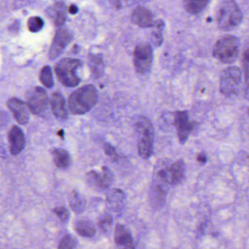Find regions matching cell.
Instances as JSON below:
<instances>
[{
    "instance_id": "obj_38",
    "label": "cell",
    "mask_w": 249,
    "mask_h": 249,
    "mask_svg": "<svg viewBox=\"0 0 249 249\" xmlns=\"http://www.w3.org/2000/svg\"><path fill=\"white\" fill-rule=\"evenodd\" d=\"M248 113H249V110H248Z\"/></svg>"
},
{
    "instance_id": "obj_37",
    "label": "cell",
    "mask_w": 249,
    "mask_h": 249,
    "mask_svg": "<svg viewBox=\"0 0 249 249\" xmlns=\"http://www.w3.org/2000/svg\"><path fill=\"white\" fill-rule=\"evenodd\" d=\"M79 50H80L79 46H76V45H75V46H74L73 50H72V51H73L74 53H78V52H79Z\"/></svg>"
},
{
    "instance_id": "obj_34",
    "label": "cell",
    "mask_w": 249,
    "mask_h": 249,
    "mask_svg": "<svg viewBox=\"0 0 249 249\" xmlns=\"http://www.w3.org/2000/svg\"><path fill=\"white\" fill-rule=\"evenodd\" d=\"M196 160H197V161H199V163L205 164L207 161L206 156L204 154H199V155L197 156V157H196Z\"/></svg>"
},
{
    "instance_id": "obj_24",
    "label": "cell",
    "mask_w": 249,
    "mask_h": 249,
    "mask_svg": "<svg viewBox=\"0 0 249 249\" xmlns=\"http://www.w3.org/2000/svg\"><path fill=\"white\" fill-rule=\"evenodd\" d=\"M40 81L46 88L51 89L54 85L53 73L50 66H45L40 72Z\"/></svg>"
},
{
    "instance_id": "obj_22",
    "label": "cell",
    "mask_w": 249,
    "mask_h": 249,
    "mask_svg": "<svg viewBox=\"0 0 249 249\" xmlns=\"http://www.w3.org/2000/svg\"><path fill=\"white\" fill-rule=\"evenodd\" d=\"M70 207L75 213H81L86 208L85 199L80 194L76 192H72L70 196Z\"/></svg>"
},
{
    "instance_id": "obj_8",
    "label": "cell",
    "mask_w": 249,
    "mask_h": 249,
    "mask_svg": "<svg viewBox=\"0 0 249 249\" xmlns=\"http://www.w3.org/2000/svg\"><path fill=\"white\" fill-rule=\"evenodd\" d=\"M27 105L33 114L39 115L43 113L49 104V99L44 89L34 87L27 92Z\"/></svg>"
},
{
    "instance_id": "obj_29",
    "label": "cell",
    "mask_w": 249,
    "mask_h": 249,
    "mask_svg": "<svg viewBox=\"0 0 249 249\" xmlns=\"http://www.w3.org/2000/svg\"><path fill=\"white\" fill-rule=\"evenodd\" d=\"M112 224V217L109 215H106L99 221V225L100 228L105 231L107 230V228Z\"/></svg>"
},
{
    "instance_id": "obj_25",
    "label": "cell",
    "mask_w": 249,
    "mask_h": 249,
    "mask_svg": "<svg viewBox=\"0 0 249 249\" xmlns=\"http://www.w3.org/2000/svg\"><path fill=\"white\" fill-rule=\"evenodd\" d=\"M44 21L40 17H33L27 21V27L31 33H38L43 29Z\"/></svg>"
},
{
    "instance_id": "obj_2",
    "label": "cell",
    "mask_w": 249,
    "mask_h": 249,
    "mask_svg": "<svg viewBox=\"0 0 249 249\" xmlns=\"http://www.w3.org/2000/svg\"><path fill=\"white\" fill-rule=\"evenodd\" d=\"M243 19L241 11L234 1L224 0L218 4L216 9V21L218 28L230 31L240 25Z\"/></svg>"
},
{
    "instance_id": "obj_10",
    "label": "cell",
    "mask_w": 249,
    "mask_h": 249,
    "mask_svg": "<svg viewBox=\"0 0 249 249\" xmlns=\"http://www.w3.org/2000/svg\"><path fill=\"white\" fill-rule=\"evenodd\" d=\"M174 126L177 130L178 137L180 144H184L195 127V123L189 120L188 112L176 111L174 113Z\"/></svg>"
},
{
    "instance_id": "obj_18",
    "label": "cell",
    "mask_w": 249,
    "mask_h": 249,
    "mask_svg": "<svg viewBox=\"0 0 249 249\" xmlns=\"http://www.w3.org/2000/svg\"><path fill=\"white\" fill-rule=\"evenodd\" d=\"M184 162L178 160L173 163L169 168V183L172 185L178 184L181 181L184 174Z\"/></svg>"
},
{
    "instance_id": "obj_16",
    "label": "cell",
    "mask_w": 249,
    "mask_h": 249,
    "mask_svg": "<svg viewBox=\"0 0 249 249\" xmlns=\"http://www.w3.org/2000/svg\"><path fill=\"white\" fill-rule=\"evenodd\" d=\"M50 106L52 113L59 119H66L68 116L66 102L63 96L59 92H54L51 96Z\"/></svg>"
},
{
    "instance_id": "obj_15",
    "label": "cell",
    "mask_w": 249,
    "mask_h": 249,
    "mask_svg": "<svg viewBox=\"0 0 249 249\" xmlns=\"http://www.w3.org/2000/svg\"><path fill=\"white\" fill-rule=\"evenodd\" d=\"M132 21L135 25L142 28H151L155 27V21L152 14L143 7H138L132 14Z\"/></svg>"
},
{
    "instance_id": "obj_6",
    "label": "cell",
    "mask_w": 249,
    "mask_h": 249,
    "mask_svg": "<svg viewBox=\"0 0 249 249\" xmlns=\"http://www.w3.org/2000/svg\"><path fill=\"white\" fill-rule=\"evenodd\" d=\"M242 83V72L237 67H229L221 72L219 88L221 94L227 97L236 95Z\"/></svg>"
},
{
    "instance_id": "obj_28",
    "label": "cell",
    "mask_w": 249,
    "mask_h": 249,
    "mask_svg": "<svg viewBox=\"0 0 249 249\" xmlns=\"http://www.w3.org/2000/svg\"><path fill=\"white\" fill-rule=\"evenodd\" d=\"M243 69L245 80H249V49L245 51L243 55Z\"/></svg>"
},
{
    "instance_id": "obj_32",
    "label": "cell",
    "mask_w": 249,
    "mask_h": 249,
    "mask_svg": "<svg viewBox=\"0 0 249 249\" xmlns=\"http://www.w3.org/2000/svg\"><path fill=\"white\" fill-rule=\"evenodd\" d=\"M20 30V22L18 21H16L13 23L9 27L8 30L12 33H17Z\"/></svg>"
},
{
    "instance_id": "obj_19",
    "label": "cell",
    "mask_w": 249,
    "mask_h": 249,
    "mask_svg": "<svg viewBox=\"0 0 249 249\" xmlns=\"http://www.w3.org/2000/svg\"><path fill=\"white\" fill-rule=\"evenodd\" d=\"M89 66L95 79L100 78L104 72L105 65L101 54H91L89 56Z\"/></svg>"
},
{
    "instance_id": "obj_7",
    "label": "cell",
    "mask_w": 249,
    "mask_h": 249,
    "mask_svg": "<svg viewBox=\"0 0 249 249\" xmlns=\"http://www.w3.org/2000/svg\"><path fill=\"white\" fill-rule=\"evenodd\" d=\"M153 61L152 49L147 43H141L134 51V65L135 69L142 75H146L151 71Z\"/></svg>"
},
{
    "instance_id": "obj_14",
    "label": "cell",
    "mask_w": 249,
    "mask_h": 249,
    "mask_svg": "<svg viewBox=\"0 0 249 249\" xmlns=\"http://www.w3.org/2000/svg\"><path fill=\"white\" fill-rule=\"evenodd\" d=\"M114 240L119 249H135V243L132 234L129 229L124 224H119L116 225Z\"/></svg>"
},
{
    "instance_id": "obj_27",
    "label": "cell",
    "mask_w": 249,
    "mask_h": 249,
    "mask_svg": "<svg viewBox=\"0 0 249 249\" xmlns=\"http://www.w3.org/2000/svg\"><path fill=\"white\" fill-rule=\"evenodd\" d=\"M53 211L62 222H68L70 218V213L67 208H64V207H58L53 209Z\"/></svg>"
},
{
    "instance_id": "obj_9",
    "label": "cell",
    "mask_w": 249,
    "mask_h": 249,
    "mask_svg": "<svg viewBox=\"0 0 249 249\" xmlns=\"http://www.w3.org/2000/svg\"><path fill=\"white\" fill-rule=\"evenodd\" d=\"M72 39L71 30L67 28H59L55 33L52 46L49 49V57L54 59L62 54Z\"/></svg>"
},
{
    "instance_id": "obj_36",
    "label": "cell",
    "mask_w": 249,
    "mask_h": 249,
    "mask_svg": "<svg viewBox=\"0 0 249 249\" xmlns=\"http://www.w3.org/2000/svg\"><path fill=\"white\" fill-rule=\"evenodd\" d=\"M57 135L61 139H65V131H64L63 129H60V130L58 131Z\"/></svg>"
},
{
    "instance_id": "obj_11",
    "label": "cell",
    "mask_w": 249,
    "mask_h": 249,
    "mask_svg": "<svg viewBox=\"0 0 249 249\" xmlns=\"http://www.w3.org/2000/svg\"><path fill=\"white\" fill-rule=\"evenodd\" d=\"M113 174L107 167H103L102 173L90 171L87 173V180L89 184L99 189H107L113 181Z\"/></svg>"
},
{
    "instance_id": "obj_26",
    "label": "cell",
    "mask_w": 249,
    "mask_h": 249,
    "mask_svg": "<svg viewBox=\"0 0 249 249\" xmlns=\"http://www.w3.org/2000/svg\"><path fill=\"white\" fill-rule=\"evenodd\" d=\"M58 249H76V242L71 234H67L59 242Z\"/></svg>"
},
{
    "instance_id": "obj_1",
    "label": "cell",
    "mask_w": 249,
    "mask_h": 249,
    "mask_svg": "<svg viewBox=\"0 0 249 249\" xmlns=\"http://www.w3.org/2000/svg\"><path fill=\"white\" fill-rule=\"evenodd\" d=\"M98 94L92 85L84 86L72 93L68 99V108L72 114L84 115L97 103Z\"/></svg>"
},
{
    "instance_id": "obj_3",
    "label": "cell",
    "mask_w": 249,
    "mask_h": 249,
    "mask_svg": "<svg viewBox=\"0 0 249 249\" xmlns=\"http://www.w3.org/2000/svg\"><path fill=\"white\" fill-rule=\"evenodd\" d=\"M138 134V151L140 157L148 160L154 151V131L152 124L145 116H141L135 124Z\"/></svg>"
},
{
    "instance_id": "obj_12",
    "label": "cell",
    "mask_w": 249,
    "mask_h": 249,
    "mask_svg": "<svg viewBox=\"0 0 249 249\" xmlns=\"http://www.w3.org/2000/svg\"><path fill=\"white\" fill-rule=\"evenodd\" d=\"M8 148L12 155L17 156L24 150L26 141L24 132L18 126H13L8 135Z\"/></svg>"
},
{
    "instance_id": "obj_23",
    "label": "cell",
    "mask_w": 249,
    "mask_h": 249,
    "mask_svg": "<svg viewBox=\"0 0 249 249\" xmlns=\"http://www.w3.org/2000/svg\"><path fill=\"white\" fill-rule=\"evenodd\" d=\"M208 1H197V0H186L183 2L185 10L189 14L196 15L202 12L208 5Z\"/></svg>"
},
{
    "instance_id": "obj_5",
    "label": "cell",
    "mask_w": 249,
    "mask_h": 249,
    "mask_svg": "<svg viewBox=\"0 0 249 249\" xmlns=\"http://www.w3.org/2000/svg\"><path fill=\"white\" fill-rule=\"evenodd\" d=\"M79 59L65 58L59 61L55 66V73L62 85L67 87H75L81 82L77 71L81 68Z\"/></svg>"
},
{
    "instance_id": "obj_30",
    "label": "cell",
    "mask_w": 249,
    "mask_h": 249,
    "mask_svg": "<svg viewBox=\"0 0 249 249\" xmlns=\"http://www.w3.org/2000/svg\"><path fill=\"white\" fill-rule=\"evenodd\" d=\"M103 148H104V151L106 155L111 157L113 160H117V154H116L114 147L112 146L110 144L106 143L103 146Z\"/></svg>"
},
{
    "instance_id": "obj_17",
    "label": "cell",
    "mask_w": 249,
    "mask_h": 249,
    "mask_svg": "<svg viewBox=\"0 0 249 249\" xmlns=\"http://www.w3.org/2000/svg\"><path fill=\"white\" fill-rule=\"evenodd\" d=\"M66 5L64 2H56L48 8V17L52 20L56 27H61L65 24L67 18Z\"/></svg>"
},
{
    "instance_id": "obj_21",
    "label": "cell",
    "mask_w": 249,
    "mask_h": 249,
    "mask_svg": "<svg viewBox=\"0 0 249 249\" xmlns=\"http://www.w3.org/2000/svg\"><path fill=\"white\" fill-rule=\"evenodd\" d=\"M75 231L79 235L84 237H91L95 234L96 229L91 221L82 220L75 224Z\"/></svg>"
},
{
    "instance_id": "obj_33",
    "label": "cell",
    "mask_w": 249,
    "mask_h": 249,
    "mask_svg": "<svg viewBox=\"0 0 249 249\" xmlns=\"http://www.w3.org/2000/svg\"><path fill=\"white\" fill-rule=\"evenodd\" d=\"M68 12L72 15H75L78 12V7L74 4H72V5H70L69 8H68Z\"/></svg>"
},
{
    "instance_id": "obj_31",
    "label": "cell",
    "mask_w": 249,
    "mask_h": 249,
    "mask_svg": "<svg viewBox=\"0 0 249 249\" xmlns=\"http://www.w3.org/2000/svg\"><path fill=\"white\" fill-rule=\"evenodd\" d=\"M162 31L161 30H157V31L153 32V40H154V45L157 46H161L163 41Z\"/></svg>"
},
{
    "instance_id": "obj_20",
    "label": "cell",
    "mask_w": 249,
    "mask_h": 249,
    "mask_svg": "<svg viewBox=\"0 0 249 249\" xmlns=\"http://www.w3.org/2000/svg\"><path fill=\"white\" fill-rule=\"evenodd\" d=\"M55 165L61 169H66L71 164V156L63 148H55L52 151Z\"/></svg>"
},
{
    "instance_id": "obj_35",
    "label": "cell",
    "mask_w": 249,
    "mask_h": 249,
    "mask_svg": "<svg viewBox=\"0 0 249 249\" xmlns=\"http://www.w3.org/2000/svg\"><path fill=\"white\" fill-rule=\"evenodd\" d=\"M245 95L246 98L249 100V80L246 81V90H245Z\"/></svg>"
},
{
    "instance_id": "obj_13",
    "label": "cell",
    "mask_w": 249,
    "mask_h": 249,
    "mask_svg": "<svg viewBox=\"0 0 249 249\" xmlns=\"http://www.w3.org/2000/svg\"><path fill=\"white\" fill-rule=\"evenodd\" d=\"M9 110L12 112L14 117L18 124H27L30 119L28 106L19 99L11 98L7 103Z\"/></svg>"
},
{
    "instance_id": "obj_4",
    "label": "cell",
    "mask_w": 249,
    "mask_h": 249,
    "mask_svg": "<svg viewBox=\"0 0 249 249\" xmlns=\"http://www.w3.org/2000/svg\"><path fill=\"white\" fill-rule=\"evenodd\" d=\"M240 41L232 36H225L215 43L213 49V56L224 64L235 62L239 54Z\"/></svg>"
}]
</instances>
